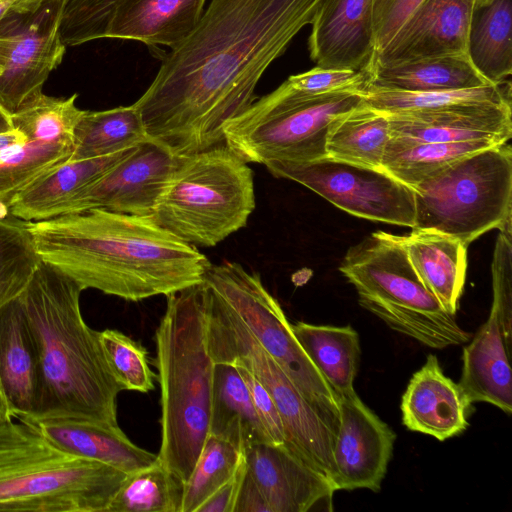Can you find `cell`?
<instances>
[{"mask_svg": "<svg viewBox=\"0 0 512 512\" xmlns=\"http://www.w3.org/2000/svg\"><path fill=\"white\" fill-rule=\"evenodd\" d=\"M265 166L273 176L298 182L351 215L414 226L413 189L383 169L328 156L307 162L271 161Z\"/></svg>", "mask_w": 512, "mask_h": 512, "instance_id": "obj_11", "label": "cell"}, {"mask_svg": "<svg viewBox=\"0 0 512 512\" xmlns=\"http://www.w3.org/2000/svg\"><path fill=\"white\" fill-rule=\"evenodd\" d=\"M27 140L26 136L16 129L0 133V152L15 145L25 143Z\"/></svg>", "mask_w": 512, "mask_h": 512, "instance_id": "obj_49", "label": "cell"}, {"mask_svg": "<svg viewBox=\"0 0 512 512\" xmlns=\"http://www.w3.org/2000/svg\"><path fill=\"white\" fill-rule=\"evenodd\" d=\"M400 238L423 284L456 315L466 279L468 246L448 235L415 229Z\"/></svg>", "mask_w": 512, "mask_h": 512, "instance_id": "obj_26", "label": "cell"}, {"mask_svg": "<svg viewBox=\"0 0 512 512\" xmlns=\"http://www.w3.org/2000/svg\"><path fill=\"white\" fill-rule=\"evenodd\" d=\"M233 512H271L262 492L247 470L240 486Z\"/></svg>", "mask_w": 512, "mask_h": 512, "instance_id": "obj_47", "label": "cell"}, {"mask_svg": "<svg viewBox=\"0 0 512 512\" xmlns=\"http://www.w3.org/2000/svg\"><path fill=\"white\" fill-rule=\"evenodd\" d=\"M245 473L246 464L243 456L233 476L206 499L196 512H233Z\"/></svg>", "mask_w": 512, "mask_h": 512, "instance_id": "obj_46", "label": "cell"}, {"mask_svg": "<svg viewBox=\"0 0 512 512\" xmlns=\"http://www.w3.org/2000/svg\"><path fill=\"white\" fill-rule=\"evenodd\" d=\"M209 435L243 450L254 443H273L235 365L214 363Z\"/></svg>", "mask_w": 512, "mask_h": 512, "instance_id": "obj_28", "label": "cell"}, {"mask_svg": "<svg viewBox=\"0 0 512 512\" xmlns=\"http://www.w3.org/2000/svg\"><path fill=\"white\" fill-rule=\"evenodd\" d=\"M467 55L489 83L499 84L512 72V0H493L474 9Z\"/></svg>", "mask_w": 512, "mask_h": 512, "instance_id": "obj_30", "label": "cell"}, {"mask_svg": "<svg viewBox=\"0 0 512 512\" xmlns=\"http://www.w3.org/2000/svg\"><path fill=\"white\" fill-rule=\"evenodd\" d=\"M497 144L490 141L419 143L390 137L381 169L412 188L455 161Z\"/></svg>", "mask_w": 512, "mask_h": 512, "instance_id": "obj_33", "label": "cell"}, {"mask_svg": "<svg viewBox=\"0 0 512 512\" xmlns=\"http://www.w3.org/2000/svg\"><path fill=\"white\" fill-rule=\"evenodd\" d=\"M44 0H0V20L8 14L25 12Z\"/></svg>", "mask_w": 512, "mask_h": 512, "instance_id": "obj_48", "label": "cell"}, {"mask_svg": "<svg viewBox=\"0 0 512 512\" xmlns=\"http://www.w3.org/2000/svg\"><path fill=\"white\" fill-rule=\"evenodd\" d=\"M126 475L61 450L26 421L0 419V511L106 512Z\"/></svg>", "mask_w": 512, "mask_h": 512, "instance_id": "obj_5", "label": "cell"}, {"mask_svg": "<svg viewBox=\"0 0 512 512\" xmlns=\"http://www.w3.org/2000/svg\"><path fill=\"white\" fill-rule=\"evenodd\" d=\"M205 286L167 297L155 332L160 384L158 460L183 483L209 435L214 361L206 341Z\"/></svg>", "mask_w": 512, "mask_h": 512, "instance_id": "obj_4", "label": "cell"}, {"mask_svg": "<svg viewBox=\"0 0 512 512\" xmlns=\"http://www.w3.org/2000/svg\"><path fill=\"white\" fill-rule=\"evenodd\" d=\"M357 93L367 106L388 114L437 111L468 105L511 104V85L506 81L468 89L430 92L391 91L367 87Z\"/></svg>", "mask_w": 512, "mask_h": 512, "instance_id": "obj_34", "label": "cell"}, {"mask_svg": "<svg viewBox=\"0 0 512 512\" xmlns=\"http://www.w3.org/2000/svg\"><path fill=\"white\" fill-rule=\"evenodd\" d=\"M203 283L241 319L337 435L340 416L336 395L301 347L291 323L260 276L239 263L224 261L210 264Z\"/></svg>", "mask_w": 512, "mask_h": 512, "instance_id": "obj_10", "label": "cell"}, {"mask_svg": "<svg viewBox=\"0 0 512 512\" xmlns=\"http://www.w3.org/2000/svg\"><path fill=\"white\" fill-rule=\"evenodd\" d=\"M245 382L254 408L274 444H284V428L276 405L255 375L242 365H236Z\"/></svg>", "mask_w": 512, "mask_h": 512, "instance_id": "obj_45", "label": "cell"}, {"mask_svg": "<svg viewBox=\"0 0 512 512\" xmlns=\"http://www.w3.org/2000/svg\"><path fill=\"white\" fill-rule=\"evenodd\" d=\"M67 0H44L0 20V107L11 117L33 103L62 62L66 45L60 22Z\"/></svg>", "mask_w": 512, "mask_h": 512, "instance_id": "obj_12", "label": "cell"}, {"mask_svg": "<svg viewBox=\"0 0 512 512\" xmlns=\"http://www.w3.org/2000/svg\"><path fill=\"white\" fill-rule=\"evenodd\" d=\"M204 286L206 341L212 360L214 363L242 365L255 375L279 412L284 428V445L333 485L336 435L241 319Z\"/></svg>", "mask_w": 512, "mask_h": 512, "instance_id": "obj_9", "label": "cell"}, {"mask_svg": "<svg viewBox=\"0 0 512 512\" xmlns=\"http://www.w3.org/2000/svg\"><path fill=\"white\" fill-rule=\"evenodd\" d=\"M61 450L126 474L154 464L157 454L135 445L118 425L70 417L23 418Z\"/></svg>", "mask_w": 512, "mask_h": 512, "instance_id": "obj_22", "label": "cell"}, {"mask_svg": "<svg viewBox=\"0 0 512 512\" xmlns=\"http://www.w3.org/2000/svg\"><path fill=\"white\" fill-rule=\"evenodd\" d=\"M206 0H122L105 38L174 49L196 28Z\"/></svg>", "mask_w": 512, "mask_h": 512, "instance_id": "obj_23", "label": "cell"}, {"mask_svg": "<svg viewBox=\"0 0 512 512\" xmlns=\"http://www.w3.org/2000/svg\"><path fill=\"white\" fill-rule=\"evenodd\" d=\"M391 137L408 142L490 141L512 136L511 104H481L437 111L386 113Z\"/></svg>", "mask_w": 512, "mask_h": 512, "instance_id": "obj_19", "label": "cell"}, {"mask_svg": "<svg viewBox=\"0 0 512 512\" xmlns=\"http://www.w3.org/2000/svg\"><path fill=\"white\" fill-rule=\"evenodd\" d=\"M492 261L493 301L490 313L512 340V242L511 229L499 230Z\"/></svg>", "mask_w": 512, "mask_h": 512, "instance_id": "obj_42", "label": "cell"}, {"mask_svg": "<svg viewBox=\"0 0 512 512\" xmlns=\"http://www.w3.org/2000/svg\"><path fill=\"white\" fill-rule=\"evenodd\" d=\"M340 423L333 447L335 490L378 492L392 457L396 435L355 390L336 396Z\"/></svg>", "mask_w": 512, "mask_h": 512, "instance_id": "obj_15", "label": "cell"}, {"mask_svg": "<svg viewBox=\"0 0 512 512\" xmlns=\"http://www.w3.org/2000/svg\"><path fill=\"white\" fill-rule=\"evenodd\" d=\"M184 483L159 460L126 475L106 512H181Z\"/></svg>", "mask_w": 512, "mask_h": 512, "instance_id": "obj_35", "label": "cell"}, {"mask_svg": "<svg viewBox=\"0 0 512 512\" xmlns=\"http://www.w3.org/2000/svg\"><path fill=\"white\" fill-rule=\"evenodd\" d=\"M492 1L493 0H475L474 9H478L480 7H483V6L489 4Z\"/></svg>", "mask_w": 512, "mask_h": 512, "instance_id": "obj_51", "label": "cell"}, {"mask_svg": "<svg viewBox=\"0 0 512 512\" xmlns=\"http://www.w3.org/2000/svg\"><path fill=\"white\" fill-rule=\"evenodd\" d=\"M122 0H67L60 22V38L76 46L105 38L112 16Z\"/></svg>", "mask_w": 512, "mask_h": 512, "instance_id": "obj_41", "label": "cell"}, {"mask_svg": "<svg viewBox=\"0 0 512 512\" xmlns=\"http://www.w3.org/2000/svg\"><path fill=\"white\" fill-rule=\"evenodd\" d=\"M415 223L469 245L511 227L512 149L508 142L469 154L412 187Z\"/></svg>", "mask_w": 512, "mask_h": 512, "instance_id": "obj_7", "label": "cell"}, {"mask_svg": "<svg viewBox=\"0 0 512 512\" xmlns=\"http://www.w3.org/2000/svg\"><path fill=\"white\" fill-rule=\"evenodd\" d=\"M369 69L367 87L379 90L430 92L491 84L477 72L467 53L418 58L393 64L372 63Z\"/></svg>", "mask_w": 512, "mask_h": 512, "instance_id": "obj_27", "label": "cell"}, {"mask_svg": "<svg viewBox=\"0 0 512 512\" xmlns=\"http://www.w3.org/2000/svg\"><path fill=\"white\" fill-rule=\"evenodd\" d=\"M73 143L27 140L0 152V207L30 183L70 159Z\"/></svg>", "mask_w": 512, "mask_h": 512, "instance_id": "obj_36", "label": "cell"}, {"mask_svg": "<svg viewBox=\"0 0 512 512\" xmlns=\"http://www.w3.org/2000/svg\"><path fill=\"white\" fill-rule=\"evenodd\" d=\"M243 456L271 512H306L317 506L332 511L331 482L284 444L254 443L243 450Z\"/></svg>", "mask_w": 512, "mask_h": 512, "instance_id": "obj_16", "label": "cell"}, {"mask_svg": "<svg viewBox=\"0 0 512 512\" xmlns=\"http://www.w3.org/2000/svg\"><path fill=\"white\" fill-rule=\"evenodd\" d=\"M421 1L373 0L375 54L387 46Z\"/></svg>", "mask_w": 512, "mask_h": 512, "instance_id": "obj_44", "label": "cell"}, {"mask_svg": "<svg viewBox=\"0 0 512 512\" xmlns=\"http://www.w3.org/2000/svg\"><path fill=\"white\" fill-rule=\"evenodd\" d=\"M511 344L512 340L507 338L498 319L490 313L463 349V367L458 384L471 403H490L511 414Z\"/></svg>", "mask_w": 512, "mask_h": 512, "instance_id": "obj_24", "label": "cell"}, {"mask_svg": "<svg viewBox=\"0 0 512 512\" xmlns=\"http://www.w3.org/2000/svg\"><path fill=\"white\" fill-rule=\"evenodd\" d=\"M370 80V69H324L316 66L291 75L285 81L293 90L307 95L360 92Z\"/></svg>", "mask_w": 512, "mask_h": 512, "instance_id": "obj_43", "label": "cell"}, {"mask_svg": "<svg viewBox=\"0 0 512 512\" xmlns=\"http://www.w3.org/2000/svg\"><path fill=\"white\" fill-rule=\"evenodd\" d=\"M242 458L243 453L232 443L208 435L184 483L181 512H196L206 499L233 476Z\"/></svg>", "mask_w": 512, "mask_h": 512, "instance_id": "obj_38", "label": "cell"}, {"mask_svg": "<svg viewBox=\"0 0 512 512\" xmlns=\"http://www.w3.org/2000/svg\"><path fill=\"white\" fill-rule=\"evenodd\" d=\"M175 162L165 147L149 139L86 187L62 215L104 209L151 216Z\"/></svg>", "mask_w": 512, "mask_h": 512, "instance_id": "obj_14", "label": "cell"}, {"mask_svg": "<svg viewBox=\"0 0 512 512\" xmlns=\"http://www.w3.org/2000/svg\"><path fill=\"white\" fill-rule=\"evenodd\" d=\"M76 98L77 94L68 98L41 94L11 116L13 127L28 140L73 143L74 128L85 111L76 106Z\"/></svg>", "mask_w": 512, "mask_h": 512, "instance_id": "obj_39", "label": "cell"}, {"mask_svg": "<svg viewBox=\"0 0 512 512\" xmlns=\"http://www.w3.org/2000/svg\"><path fill=\"white\" fill-rule=\"evenodd\" d=\"M324 1L212 0L133 104L149 139L175 157L224 144V125Z\"/></svg>", "mask_w": 512, "mask_h": 512, "instance_id": "obj_1", "label": "cell"}, {"mask_svg": "<svg viewBox=\"0 0 512 512\" xmlns=\"http://www.w3.org/2000/svg\"><path fill=\"white\" fill-rule=\"evenodd\" d=\"M361 102L356 92L307 95L284 81L224 125V143L246 163L321 159L331 123Z\"/></svg>", "mask_w": 512, "mask_h": 512, "instance_id": "obj_8", "label": "cell"}, {"mask_svg": "<svg viewBox=\"0 0 512 512\" xmlns=\"http://www.w3.org/2000/svg\"><path fill=\"white\" fill-rule=\"evenodd\" d=\"M311 25L308 48L318 67H370L375 54L373 0H325Z\"/></svg>", "mask_w": 512, "mask_h": 512, "instance_id": "obj_18", "label": "cell"}, {"mask_svg": "<svg viewBox=\"0 0 512 512\" xmlns=\"http://www.w3.org/2000/svg\"><path fill=\"white\" fill-rule=\"evenodd\" d=\"M472 404L444 374L437 356L429 354L402 396V422L411 431L444 441L467 429Z\"/></svg>", "mask_w": 512, "mask_h": 512, "instance_id": "obj_20", "label": "cell"}, {"mask_svg": "<svg viewBox=\"0 0 512 512\" xmlns=\"http://www.w3.org/2000/svg\"><path fill=\"white\" fill-rule=\"evenodd\" d=\"M41 259L83 290L127 301L170 294L203 282L208 258L152 216L90 209L27 222Z\"/></svg>", "mask_w": 512, "mask_h": 512, "instance_id": "obj_2", "label": "cell"}, {"mask_svg": "<svg viewBox=\"0 0 512 512\" xmlns=\"http://www.w3.org/2000/svg\"><path fill=\"white\" fill-rule=\"evenodd\" d=\"M82 289L55 266L41 260L18 296L38 357V393L30 418L70 417L118 425L113 376L99 332L80 310Z\"/></svg>", "mask_w": 512, "mask_h": 512, "instance_id": "obj_3", "label": "cell"}, {"mask_svg": "<svg viewBox=\"0 0 512 512\" xmlns=\"http://www.w3.org/2000/svg\"><path fill=\"white\" fill-rule=\"evenodd\" d=\"M475 0H422L372 63L467 53ZM371 63V64H372Z\"/></svg>", "mask_w": 512, "mask_h": 512, "instance_id": "obj_17", "label": "cell"}, {"mask_svg": "<svg viewBox=\"0 0 512 512\" xmlns=\"http://www.w3.org/2000/svg\"><path fill=\"white\" fill-rule=\"evenodd\" d=\"M390 137L388 115L367 106L362 100L357 107L331 123L326 137V154L332 159L381 169Z\"/></svg>", "mask_w": 512, "mask_h": 512, "instance_id": "obj_31", "label": "cell"}, {"mask_svg": "<svg viewBox=\"0 0 512 512\" xmlns=\"http://www.w3.org/2000/svg\"><path fill=\"white\" fill-rule=\"evenodd\" d=\"M292 331L335 395L354 391L361 348L351 326L314 325L298 321Z\"/></svg>", "mask_w": 512, "mask_h": 512, "instance_id": "obj_29", "label": "cell"}, {"mask_svg": "<svg viewBox=\"0 0 512 512\" xmlns=\"http://www.w3.org/2000/svg\"><path fill=\"white\" fill-rule=\"evenodd\" d=\"M339 270L355 287L359 304L412 310L439 302L421 281L397 235L371 233L347 251Z\"/></svg>", "mask_w": 512, "mask_h": 512, "instance_id": "obj_13", "label": "cell"}, {"mask_svg": "<svg viewBox=\"0 0 512 512\" xmlns=\"http://www.w3.org/2000/svg\"><path fill=\"white\" fill-rule=\"evenodd\" d=\"M147 140L142 118L133 104L103 111L85 110L74 128L69 160L111 155Z\"/></svg>", "mask_w": 512, "mask_h": 512, "instance_id": "obj_32", "label": "cell"}, {"mask_svg": "<svg viewBox=\"0 0 512 512\" xmlns=\"http://www.w3.org/2000/svg\"><path fill=\"white\" fill-rule=\"evenodd\" d=\"M41 260L27 222L0 207V309L23 292Z\"/></svg>", "mask_w": 512, "mask_h": 512, "instance_id": "obj_37", "label": "cell"}, {"mask_svg": "<svg viewBox=\"0 0 512 512\" xmlns=\"http://www.w3.org/2000/svg\"><path fill=\"white\" fill-rule=\"evenodd\" d=\"M135 148L102 157L67 160L20 191L9 204L10 214L26 222L62 215L68 203Z\"/></svg>", "mask_w": 512, "mask_h": 512, "instance_id": "obj_25", "label": "cell"}, {"mask_svg": "<svg viewBox=\"0 0 512 512\" xmlns=\"http://www.w3.org/2000/svg\"><path fill=\"white\" fill-rule=\"evenodd\" d=\"M255 209L253 171L226 144L176 157L154 221L195 247H214Z\"/></svg>", "mask_w": 512, "mask_h": 512, "instance_id": "obj_6", "label": "cell"}, {"mask_svg": "<svg viewBox=\"0 0 512 512\" xmlns=\"http://www.w3.org/2000/svg\"><path fill=\"white\" fill-rule=\"evenodd\" d=\"M99 339L108 366L123 390L148 393L154 389L156 375L140 343L114 329L99 332Z\"/></svg>", "mask_w": 512, "mask_h": 512, "instance_id": "obj_40", "label": "cell"}, {"mask_svg": "<svg viewBox=\"0 0 512 512\" xmlns=\"http://www.w3.org/2000/svg\"><path fill=\"white\" fill-rule=\"evenodd\" d=\"M2 71H3V65H2V62L0 60V74L2 73Z\"/></svg>", "mask_w": 512, "mask_h": 512, "instance_id": "obj_52", "label": "cell"}, {"mask_svg": "<svg viewBox=\"0 0 512 512\" xmlns=\"http://www.w3.org/2000/svg\"><path fill=\"white\" fill-rule=\"evenodd\" d=\"M37 393L36 346L16 297L0 309V419L32 417Z\"/></svg>", "mask_w": 512, "mask_h": 512, "instance_id": "obj_21", "label": "cell"}, {"mask_svg": "<svg viewBox=\"0 0 512 512\" xmlns=\"http://www.w3.org/2000/svg\"><path fill=\"white\" fill-rule=\"evenodd\" d=\"M11 117L0 107V133L13 130Z\"/></svg>", "mask_w": 512, "mask_h": 512, "instance_id": "obj_50", "label": "cell"}]
</instances>
